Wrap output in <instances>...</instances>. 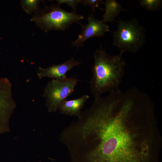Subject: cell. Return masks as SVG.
I'll use <instances>...</instances> for the list:
<instances>
[{
	"label": "cell",
	"mask_w": 162,
	"mask_h": 162,
	"mask_svg": "<svg viewBox=\"0 0 162 162\" xmlns=\"http://www.w3.org/2000/svg\"><path fill=\"white\" fill-rule=\"evenodd\" d=\"M104 4L105 12L102 16V20L105 23L113 22L120 12L127 11L116 0H106Z\"/></svg>",
	"instance_id": "30bf717a"
},
{
	"label": "cell",
	"mask_w": 162,
	"mask_h": 162,
	"mask_svg": "<svg viewBox=\"0 0 162 162\" xmlns=\"http://www.w3.org/2000/svg\"><path fill=\"white\" fill-rule=\"evenodd\" d=\"M89 98L88 95L85 94L76 99H66L61 102L58 109L62 114L78 117L81 114V110L85 103Z\"/></svg>",
	"instance_id": "9c48e42d"
},
{
	"label": "cell",
	"mask_w": 162,
	"mask_h": 162,
	"mask_svg": "<svg viewBox=\"0 0 162 162\" xmlns=\"http://www.w3.org/2000/svg\"><path fill=\"white\" fill-rule=\"evenodd\" d=\"M122 55L120 53L110 55L101 46L95 52L90 82V92L94 98L101 97L104 93H110L119 89L126 66Z\"/></svg>",
	"instance_id": "7a4b0ae2"
},
{
	"label": "cell",
	"mask_w": 162,
	"mask_h": 162,
	"mask_svg": "<svg viewBox=\"0 0 162 162\" xmlns=\"http://www.w3.org/2000/svg\"><path fill=\"white\" fill-rule=\"evenodd\" d=\"M119 20L117 30L112 32L113 44L122 54L137 52L145 41L144 28L135 19Z\"/></svg>",
	"instance_id": "277c9868"
},
{
	"label": "cell",
	"mask_w": 162,
	"mask_h": 162,
	"mask_svg": "<svg viewBox=\"0 0 162 162\" xmlns=\"http://www.w3.org/2000/svg\"><path fill=\"white\" fill-rule=\"evenodd\" d=\"M84 19V16L76 12H67L60 5L53 4L45 6L34 13L31 21L34 22L41 29L46 32L50 30H64L71 24L78 23Z\"/></svg>",
	"instance_id": "3957f363"
},
{
	"label": "cell",
	"mask_w": 162,
	"mask_h": 162,
	"mask_svg": "<svg viewBox=\"0 0 162 162\" xmlns=\"http://www.w3.org/2000/svg\"><path fill=\"white\" fill-rule=\"evenodd\" d=\"M57 1L58 4L61 5L63 3L66 4L71 7L74 12H75L77 5L80 3V0H57Z\"/></svg>",
	"instance_id": "5bb4252c"
},
{
	"label": "cell",
	"mask_w": 162,
	"mask_h": 162,
	"mask_svg": "<svg viewBox=\"0 0 162 162\" xmlns=\"http://www.w3.org/2000/svg\"><path fill=\"white\" fill-rule=\"evenodd\" d=\"M139 2L142 7L150 11L159 10L162 5V1L161 0H140Z\"/></svg>",
	"instance_id": "7c38bea8"
},
{
	"label": "cell",
	"mask_w": 162,
	"mask_h": 162,
	"mask_svg": "<svg viewBox=\"0 0 162 162\" xmlns=\"http://www.w3.org/2000/svg\"><path fill=\"white\" fill-rule=\"evenodd\" d=\"M86 24L80 25L82 30L78 35L77 38L71 42L73 47L78 48L83 46L85 42L88 39L94 37H100L106 32H112L107 24L102 20L96 18L92 14L88 16Z\"/></svg>",
	"instance_id": "52a82bcc"
},
{
	"label": "cell",
	"mask_w": 162,
	"mask_h": 162,
	"mask_svg": "<svg viewBox=\"0 0 162 162\" xmlns=\"http://www.w3.org/2000/svg\"><path fill=\"white\" fill-rule=\"evenodd\" d=\"M78 82L76 78L71 77L62 80L52 79L47 84L43 96L49 112L58 110L61 102L73 94Z\"/></svg>",
	"instance_id": "5b68a950"
},
{
	"label": "cell",
	"mask_w": 162,
	"mask_h": 162,
	"mask_svg": "<svg viewBox=\"0 0 162 162\" xmlns=\"http://www.w3.org/2000/svg\"><path fill=\"white\" fill-rule=\"evenodd\" d=\"M42 0H23L21 1L20 4L22 9L27 14L34 13L39 9V4Z\"/></svg>",
	"instance_id": "8fae6325"
},
{
	"label": "cell",
	"mask_w": 162,
	"mask_h": 162,
	"mask_svg": "<svg viewBox=\"0 0 162 162\" xmlns=\"http://www.w3.org/2000/svg\"><path fill=\"white\" fill-rule=\"evenodd\" d=\"M16 106L11 83L7 78L0 77V134L8 130L9 121Z\"/></svg>",
	"instance_id": "8992f818"
},
{
	"label": "cell",
	"mask_w": 162,
	"mask_h": 162,
	"mask_svg": "<svg viewBox=\"0 0 162 162\" xmlns=\"http://www.w3.org/2000/svg\"><path fill=\"white\" fill-rule=\"evenodd\" d=\"M80 63L81 62L75 60L73 57L63 63L54 65L46 68L39 67L37 75L40 79L47 77L55 79L64 80L67 78L66 76L67 72Z\"/></svg>",
	"instance_id": "ba28073f"
},
{
	"label": "cell",
	"mask_w": 162,
	"mask_h": 162,
	"mask_svg": "<svg viewBox=\"0 0 162 162\" xmlns=\"http://www.w3.org/2000/svg\"><path fill=\"white\" fill-rule=\"evenodd\" d=\"M80 3L86 6L90 7L94 12L96 8H99L100 4L104 3L102 0H80Z\"/></svg>",
	"instance_id": "4fadbf2b"
},
{
	"label": "cell",
	"mask_w": 162,
	"mask_h": 162,
	"mask_svg": "<svg viewBox=\"0 0 162 162\" xmlns=\"http://www.w3.org/2000/svg\"><path fill=\"white\" fill-rule=\"evenodd\" d=\"M62 141L72 162H159L162 146L154 103L135 87L95 98Z\"/></svg>",
	"instance_id": "6da1fadb"
}]
</instances>
